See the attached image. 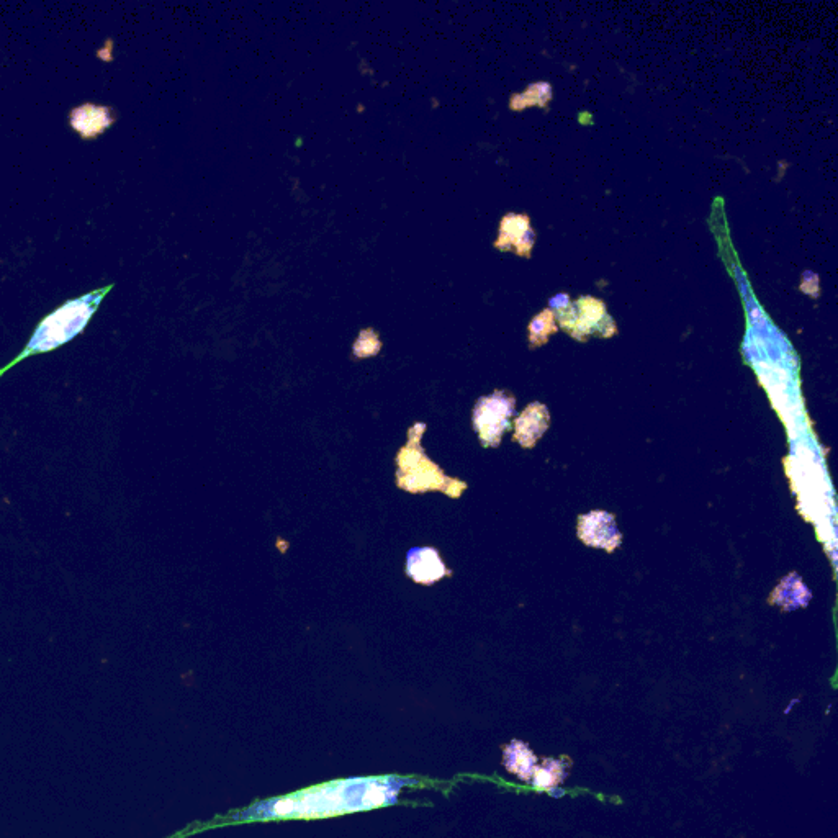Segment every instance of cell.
Listing matches in <instances>:
<instances>
[{
    "label": "cell",
    "mask_w": 838,
    "mask_h": 838,
    "mask_svg": "<svg viewBox=\"0 0 838 838\" xmlns=\"http://www.w3.org/2000/svg\"><path fill=\"white\" fill-rule=\"evenodd\" d=\"M112 289L113 285L110 284L104 289H97L94 292L87 293V295H82V297L69 300V302L61 305L58 310L46 316L45 320L37 326L35 333L28 341L27 346L23 347L19 356L14 357V361H10L9 364L0 369V377L28 357L55 351L63 344L73 341L89 325V321L92 320L95 311L100 307V303L104 302V298L109 295Z\"/></svg>",
    "instance_id": "obj_1"
},
{
    "label": "cell",
    "mask_w": 838,
    "mask_h": 838,
    "mask_svg": "<svg viewBox=\"0 0 838 838\" xmlns=\"http://www.w3.org/2000/svg\"><path fill=\"white\" fill-rule=\"evenodd\" d=\"M514 413V398L506 393L496 392L490 397L478 400L474 410V426L483 446L495 447L510 426Z\"/></svg>",
    "instance_id": "obj_2"
},
{
    "label": "cell",
    "mask_w": 838,
    "mask_h": 838,
    "mask_svg": "<svg viewBox=\"0 0 838 838\" xmlns=\"http://www.w3.org/2000/svg\"><path fill=\"white\" fill-rule=\"evenodd\" d=\"M578 536L586 546L600 547L608 552L616 549L621 542V534L613 516L603 511H593L582 516L578 521Z\"/></svg>",
    "instance_id": "obj_3"
},
{
    "label": "cell",
    "mask_w": 838,
    "mask_h": 838,
    "mask_svg": "<svg viewBox=\"0 0 838 838\" xmlns=\"http://www.w3.org/2000/svg\"><path fill=\"white\" fill-rule=\"evenodd\" d=\"M406 573L419 585H433L449 575L446 565L442 564L438 550L431 547H416L408 552Z\"/></svg>",
    "instance_id": "obj_4"
},
{
    "label": "cell",
    "mask_w": 838,
    "mask_h": 838,
    "mask_svg": "<svg viewBox=\"0 0 838 838\" xmlns=\"http://www.w3.org/2000/svg\"><path fill=\"white\" fill-rule=\"evenodd\" d=\"M516 433L514 439L523 447H532L537 439L546 433L549 426V411L541 403H532L524 410L523 415L516 419Z\"/></svg>",
    "instance_id": "obj_5"
},
{
    "label": "cell",
    "mask_w": 838,
    "mask_h": 838,
    "mask_svg": "<svg viewBox=\"0 0 838 838\" xmlns=\"http://www.w3.org/2000/svg\"><path fill=\"white\" fill-rule=\"evenodd\" d=\"M109 113V109L105 107L86 105L82 109L74 110L71 123L84 138H91V136L100 135L102 131L110 127L112 118L109 117Z\"/></svg>",
    "instance_id": "obj_6"
}]
</instances>
